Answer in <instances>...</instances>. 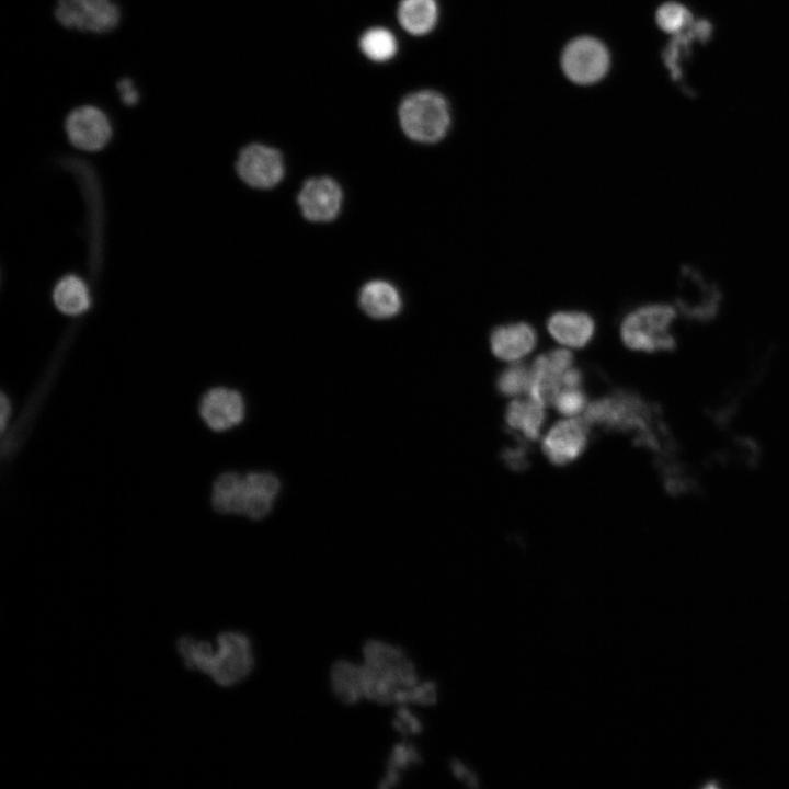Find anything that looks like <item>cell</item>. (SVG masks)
I'll list each match as a JSON object with an SVG mask.
<instances>
[{
  "mask_svg": "<svg viewBox=\"0 0 789 789\" xmlns=\"http://www.w3.org/2000/svg\"><path fill=\"white\" fill-rule=\"evenodd\" d=\"M583 419L608 431L634 432L633 444L660 458L674 457L677 450L660 407L636 392L621 389L597 399L587 405Z\"/></svg>",
  "mask_w": 789,
  "mask_h": 789,
  "instance_id": "cell-1",
  "label": "cell"
},
{
  "mask_svg": "<svg viewBox=\"0 0 789 789\" xmlns=\"http://www.w3.org/2000/svg\"><path fill=\"white\" fill-rule=\"evenodd\" d=\"M176 645L187 667L208 675L222 687L241 683L254 670L252 641L240 631L221 632L216 639V647L188 637L181 638Z\"/></svg>",
  "mask_w": 789,
  "mask_h": 789,
  "instance_id": "cell-2",
  "label": "cell"
},
{
  "mask_svg": "<svg viewBox=\"0 0 789 789\" xmlns=\"http://www.w3.org/2000/svg\"><path fill=\"white\" fill-rule=\"evenodd\" d=\"M361 664L364 699L377 705H395L399 691L421 679L405 650L386 640H366Z\"/></svg>",
  "mask_w": 789,
  "mask_h": 789,
  "instance_id": "cell-3",
  "label": "cell"
},
{
  "mask_svg": "<svg viewBox=\"0 0 789 789\" xmlns=\"http://www.w3.org/2000/svg\"><path fill=\"white\" fill-rule=\"evenodd\" d=\"M279 489L278 478L271 472H226L213 485L211 503L219 513L262 519L272 511Z\"/></svg>",
  "mask_w": 789,
  "mask_h": 789,
  "instance_id": "cell-4",
  "label": "cell"
},
{
  "mask_svg": "<svg viewBox=\"0 0 789 789\" xmlns=\"http://www.w3.org/2000/svg\"><path fill=\"white\" fill-rule=\"evenodd\" d=\"M398 122L411 140L433 145L443 140L451 125L447 100L434 90H418L407 94L398 106Z\"/></svg>",
  "mask_w": 789,
  "mask_h": 789,
  "instance_id": "cell-5",
  "label": "cell"
},
{
  "mask_svg": "<svg viewBox=\"0 0 789 789\" xmlns=\"http://www.w3.org/2000/svg\"><path fill=\"white\" fill-rule=\"evenodd\" d=\"M676 308L665 302H651L630 310L620 323L622 343L632 351L668 352L676 347L671 327Z\"/></svg>",
  "mask_w": 789,
  "mask_h": 789,
  "instance_id": "cell-6",
  "label": "cell"
},
{
  "mask_svg": "<svg viewBox=\"0 0 789 789\" xmlns=\"http://www.w3.org/2000/svg\"><path fill=\"white\" fill-rule=\"evenodd\" d=\"M55 19L70 30L104 34L121 21V10L112 0H57Z\"/></svg>",
  "mask_w": 789,
  "mask_h": 789,
  "instance_id": "cell-7",
  "label": "cell"
},
{
  "mask_svg": "<svg viewBox=\"0 0 789 789\" xmlns=\"http://www.w3.org/2000/svg\"><path fill=\"white\" fill-rule=\"evenodd\" d=\"M610 57L606 46L592 36L572 39L563 49L561 67L564 75L576 84H593L605 77Z\"/></svg>",
  "mask_w": 789,
  "mask_h": 789,
  "instance_id": "cell-8",
  "label": "cell"
},
{
  "mask_svg": "<svg viewBox=\"0 0 789 789\" xmlns=\"http://www.w3.org/2000/svg\"><path fill=\"white\" fill-rule=\"evenodd\" d=\"M681 294L676 306L694 321H709L717 316L722 299L720 289L694 266H684L679 278Z\"/></svg>",
  "mask_w": 789,
  "mask_h": 789,
  "instance_id": "cell-9",
  "label": "cell"
},
{
  "mask_svg": "<svg viewBox=\"0 0 789 789\" xmlns=\"http://www.w3.org/2000/svg\"><path fill=\"white\" fill-rule=\"evenodd\" d=\"M236 169L245 184L259 190L276 186L285 174L281 151L260 142L250 144L241 149Z\"/></svg>",
  "mask_w": 789,
  "mask_h": 789,
  "instance_id": "cell-10",
  "label": "cell"
},
{
  "mask_svg": "<svg viewBox=\"0 0 789 789\" xmlns=\"http://www.w3.org/2000/svg\"><path fill=\"white\" fill-rule=\"evenodd\" d=\"M342 202V187L328 175L308 179L297 195L301 215L312 222L334 220L341 211Z\"/></svg>",
  "mask_w": 789,
  "mask_h": 789,
  "instance_id": "cell-11",
  "label": "cell"
},
{
  "mask_svg": "<svg viewBox=\"0 0 789 789\" xmlns=\"http://www.w3.org/2000/svg\"><path fill=\"white\" fill-rule=\"evenodd\" d=\"M65 129L69 141L87 151L102 149L112 137L107 115L98 106L88 104L75 107L67 115Z\"/></svg>",
  "mask_w": 789,
  "mask_h": 789,
  "instance_id": "cell-12",
  "label": "cell"
},
{
  "mask_svg": "<svg viewBox=\"0 0 789 789\" xmlns=\"http://www.w3.org/2000/svg\"><path fill=\"white\" fill-rule=\"evenodd\" d=\"M573 362V354L568 348H556L538 355L530 367L528 396L544 405L552 403L562 387V376Z\"/></svg>",
  "mask_w": 789,
  "mask_h": 789,
  "instance_id": "cell-13",
  "label": "cell"
},
{
  "mask_svg": "<svg viewBox=\"0 0 789 789\" xmlns=\"http://www.w3.org/2000/svg\"><path fill=\"white\" fill-rule=\"evenodd\" d=\"M588 442V424L580 420L556 423L542 439V451L557 466L574 461L585 450Z\"/></svg>",
  "mask_w": 789,
  "mask_h": 789,
  "instance_id": "cell-14",
  "label": "cell"
},
{
  "mask_svg": "<svg viewBox=\"0 0 789 789\" xmlns=\"http://www.w3.org/2000/svg\"><path fill=\"white\" fill-rule=\"evenodd\" d=\"M199 413L206 425L216 432L237 426L244 419L245 404L240 392L226 387L209 389L202 398Z\"/></svg>",
  "mask_w": 789,
  "mask_h": 789,
  "instance_id": "cell-15",
  "label": "cell"
},
{
  "mask_svg": "<svg viewBox=\"0 0 789 789\" xmlns=\"http://www.w3.org/2000/svg\"><path fill=\"white\" fill-rule=\"evenodd\" d=\"M537 340V331L530 323L515 321L494 327L489 342L496 358L517 362L534 351Z\"/></svg>",
  "mask_w": 789,
  "mask_h": 789,
  "instance_id": "cell-16",
  "label": "cell"
},
{
  "mask_svg": "<svg viewBox=\"0 0 789 789\" xmlns=\"http://www.w3.org/2000/svg\"><path fill=\"white\" fill-rule=\"evenodd\" d=\"M546 328L549 335L565 347L582 348L596 333L595 319L582 310H558L552 312Z\"/></svg>",
  "mask_w": 789,
  "mask_h": 789,
  "instance_id": "cell-17",
  "label": "cell"
},
{
  "mask_svg": "<svg viewBox=\"0 0 789 789\" xmlns=\"http://www.w3.org/2000/svg\"><path fill=\"white\" fill-rule=\"evenodd\" d=\"M361 309L376 320L390 319L402 308V299L393 284L384 279L367 282L359 291Z\"/></svg>",
  "mask_w": 789,
  "mask_h": 789,
  "instance_id": "cell-18",
  "label": "cell"
},
{
  "mask_svg": "<svg viewBox=\"0 0 789 789\" xmlns=\"http://www.w3.org/2000/svg\"><path fill=\"white\" fill-rule=\"evenodd\" d=\"M329 685L343 705L359 702L364 699L362 664L347 659L334 661L329 671Z\"/></svg>",
  "mask_w": 789,
  "mask_h": 789,
  "instance_id": "cell-19",
  "label": "cell"
},
{
  "mask_svg": "<svg viewBox=\"0 0 789 789\" xmlns=\"http://www.w3.org/2000/svg\"><path fill=\"white\" fill-rule=\"evenodd\" d=\"M396 16L399 25L412 36L430 34L437 25L439 9L436 0H400Z\"/></svg>",
  "mask_w": 789,
  "mask_h": 789,
  "instance_id": "cell-20",
  "label": "cell"
},
{
  "mask_svg": "<svg viewBox=\"0 0 789 789\" xmlns=\"http://www.w3.org/2000/svg\"><path fill=\"white\" fill-rule=\"evenodd\" d=\"M545 419L544 404L530 397L527 400H513L505 411L507 430L521 432L530 442L538 439Z\"/></svg>",
  "mask_w": 789,
  "mask_h": 789,
  "instance_id": "cell-21",
  "label": "cell"
},
{
  "mask_svg": "<svg viewBox=\"0 0 789 789\" xmlns=\"http://www.w3.org/2000/svg\"><path fill=\"white\" fill-rule=\"evenodd\" d=\"M362 55L373 62H387L398 53L396 35L385 26H373L365 30L358 38Z\"/></svg>",
  "mask_w": 789,
  "mask_h": 789,
  "instance_id": "cell-22",
  "label": "cell"
},
{
  "mask_svg": "<svg viewBox=\"0 0 789 789\" xmlns=\"http://www.w3.org/2000/svg\"><path fill=\"white\" fill-rule=\"evenodd\" d=\"M53 297L57 308L66 315L82 313L90 306L88 287L75 275L61 278L55 286Z\"/></svg>",
  "mask_w": 789,
  "mask_h": 789,
  "instance_id": "cell-23",
  "label": "cell"
},
{
  "mask_svg": "<svg viewBox=\"0 0 789 789\" xmlns=\"http://www.w3.org/2000/svg\"><path fill=\"white\" fill-rule=\"evenodd\" d=\"M664 487L670 494L678 495L698 490V483L684 465L673 458L656 459Z\"/></svg>",
  "mask_w": 789,
  "mask_h": 789,
  "instance_id": "cell-24",
  "label": "cell"
},
{
  "mask_svg": "<svg viewBox=\"0 0 789 789\" xmlns=\"http://www.w3.org/2000/svg\"><path fill=\"white\" fill-rule=\"evenodd\" d=\"M655 20L662 31L672 35L682 33L694 22L693 14L686 7L672 1L658 9Z\"/></svg>",
  "mask_w": 789,
  "mask_h": 789,
  "instance_id": "cell-25",
  "label": "cell"
},
{
  "mask_svg": "<svg viewBox=\"0 0 789 789\" xmlns=\"http://www.w3.org/2000/svg\"><path fill=\"white\" fill-rule=\"evenodd\" d=\"M531 369L524 364H513L496 378L498 391L507 397L521 396L529 391Z\"/></svg>",
  "mask_w": 789,
  "mask_h": 789,
  "instance_id": "cell-26",
  "label": "cell"
},
{
  "mask_svg": "<svg viewBox=\"0 0 789 789\" xmlns=\"http://www.w3.org/2000/svg\"><path fill=\"white\" fill-rule=\"evenodd\" d=\"M438 701V685L432 679H420L415 685L399 691L396 698V706H422L431 707Z\"/></svg>",
  "mask_w": 789,
  "mask_h": 789,
  "instance_id": "cell-27",
  "label": "cell"
},
{
  "mask_svg": "<svg viewBox=\"0 0 789 789\" xmlns=\"http://www.w3.org/2000/svg\"><path fill=\"white\" fill-rule=\"evenodd\" d=\"M421 761L422 755L418 746L410 742L409 739H403L396 743L389 752L386 759V769L402 775L403 771L419 765Z\"/></svg>",
  "mask_w": 789,
  "mask_h": 789,
  "instance_id": "cell-28",
  "label": "cell"
},
{
  "mask_svg": "<svg viewBox=\"0 0 789 789\" xmlns=\"http://www.w3.org/2000/svg\"><path fill=\"white\" fill-rule=\"evenodd\" d=\"M391 727L403 739L416 736L424 729L421 718L407 705L397 706Z\"/></svg>",
  "mask_w": 789,
  "mask_h": 789,
  "instance_id": "cell-29",
  "label": "cell"
},
{
  "mask_svg": "<svg viewBox=\"0 0 789 789\" xmlns=\"http://www.w3.org/2000/svg\"><path fill=\"white\" fill-rule=\"evenodd\" d=\"M552 404L559 413L575 415L584 409L586 396L579 388H565L557 395Z\"/></svg>",
  "mask_w": 789,
  "mask_h": 789,
  "instance_id": "cell-30",
  "label": "cell"
},
{
  "mask_svg": "<svg viewBox=\"0 0 789 789\" xmlns=\"http://www.w3.org/2000/svg\"><path fill=\"white\" fill-rule=\"evenodd\" d=\"M513 435L516 437L517 443L515 445L504 447L501 450L500 457L511 470L516 472L525 471L530 465L528 459V447L526 445V441L521 439V437L515 434Z\"/></svg>",
  "mask_w": 789,
  "mask_h": 789,
  "instance_id": "cell-31",
  "label": "cell"
},
{
  "mask_svg": "<svg viewBox=\"0 0 789 789\" xmlns=\"http://www.w3.org/2000/svg\"><path fill=\"white\" fill-rule=\"evenodd\" d=\"M449 770L457 780L464 782L467 787H479L480 784L477 774L473 773L465 763H462L458 758H453L449 762Z\"/></svg>",
  "mask_w": 789,
  "mask_h": 789,
  "instance_id": "cell-32",
  "label": "cell"
},
{
  "mask_svg": "<svg viewBox=\"0 0 789 789\" xmlns=\"http://www.w3.org/2000/svg\"><path fill=\"white\" fill-rule=\"evenodd\" d=\"M116 87H117L121 100L125 105L132 106V105L137 104V102L139 101V92L136 89L133 79L122 78L117 82Z\"/></svg>",
  "mask_w": 789,
  "mask_h": 789,
  "instance_id": "cell-33",
  "label": "cell"
},
{
  "mask_svg": "<svg viewBox=\"0 0 789 789\" xmlns=\"http://www.w3.org/2000/svg\"><path fill=\"white\" fill-rule=\"evenodd\" d=\"M583 380V374L580 369L571 367L562 376L561 382L565 388H579Z\"/></svg>",
  "mask_w": 789,
  "mask_h": 789,
  "instance_id": "cell-34",
  "label": "cell"
},
{
  "mask_svg": "<svg viewBox=\"0 0 789 789\" xmlns=\"http://www.w3.org/2000/svg\"><path fill=\"white\" fill-rule=\"evenodd\" d=\"M10 414V402L4 395L1 396V430L4 431Z\"/></svg>",
  "mask_w": 789,
  "mask_h": 789,
  "instance_id": "cell-35",
  "label": "cell"
}]
</instances>
